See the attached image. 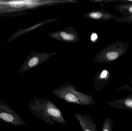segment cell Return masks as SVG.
<instances>
[{
  "label": "cell",
  "instance_id": "obj_1",
  "mask_svg": "<svg viewBox=\"0 0 132 131\" xmlns=\"http://www.w3.org/2000/svg\"><path fill=\"white\" fill-rule=\"evenodd\" d=\"M28 108L32 115L47 124L53 125L56 122L67 125L60 108L47 98H35L29 102Z\"/></svg>",
  "mask_w": 132,
  "mask_h": 131
},
{
  "label": "cell",
  "instance_id": "obj_2",
  "mask_svg": "<svg viewBox=\"0 0 132 131\" xmlns=\"http://www.w3.org/2000/svg\"><path fill=\"white\" fill-rule=\"evenodd\" d=\"M53 94L57 97L71 104L82 106L96 104L91 95L77 90L72 85H65L57 88L53 91Z\"/></svg>",
  "mask_w": 132,
  "mask_h": 131
},
{
  "label": "cell",
  "instance_id": "obj_3",
  "mask_svg": "<svg viewBox=\"0 0 132 131\" xmlns=\"http://www.w3.org/2000/svg\"><path fill=\"white\" fill-rule=\"evenodd\" d=\"M0 121L14 126L24 125L27 124L11 107L1 100Z\"/></svg>",
  "mask_w": 132,
  "mask_h": 131
},
{
  "label": "cell",
  "instance_id": "obj_4",
  "mask_svg": "<svg viewBox=\"0 0 132 131\" xmlns=\"http://www.w3.org/2000/svg\"><path fill=\"white\" fill-rule=\"evenodd\" d=\"M74 116L79 122L83 131H98L96 123L93 122L89 115L76 113Z\"/></svg>",
  "mask_w": 132,
  "mask_h": 131
},
{
  "label": "cell",
  "instance_id": "obj_5",
  "mask_svg": "<svg viewBox=\"0 0 132 131\" xmlns=\"http://www.w3.org/2000/svg\"><path fill=\"white\" fill-rule=\"evenodd\" d=\"M108 104L110 107L114 108L132 110V94L126 97L109 101Z\"/></svg>",
  "mask_w": 132,
  "mask_h": 131
},
{
  "label": "cell",
  "instance_id": "obj_6",
  "mask_svg": "<svg viewBox=\"0 0 132 131\" xmlns=\"http://www.w3.org/2000/svg\"><path fill=\"white\" fill-rule=\"evenodd\" d=\"M113 121L112 118L107 117L104 120L101 131H112Z\"/></svg>",
  "mask_w": 132,
  "mask_h": 131
},
{
  "label": "cell",
  "instance_id": "obj_7",
  "mask_svg": "<svg viewBox=\"0 0 132 131\" xmlns=\"http://www.w3.org/2000/svg\"><path fill=\"white\" fill-rule=\"evenodd\" d=\"M60 35L62 37L63 39L66 41H72L74 38V37L73 35L71 34H67L65 32H61Z\"/></svg>",
  "mask_w": 132,
  "mask_h": 131
},
{
  "label": "cell",
  "instance_id": "obj_8",
  "mask_svg": "<svg viewBox=\"0 0 132 131\" xmlns=\"http://www.w3.org/2000/svg\"><path fill=\"white\" fill-rule=\"evenodd\" d=\"M118 56V54L116 52H111L107 54V57L109 59L111 60H115Z\"/></svg>",
  "mask_w": 132,
  "mask_h": 131
},
{
  "label": "cell",
  "instance_id": "obj_9",
  "mask_svg": "<svg viewBox=\"0 0 132 131\" xmlns=\"http://www.w3.org/2000/svg\"><path fill=\"white\" fill-rule=\"evenodd\" d=\"M39 62V60L37 57H34L31 59L29 62L28 65L30 67H34Z\"/></svg>",
  "mask_w": 132,
  "mask_h": 131
},
{
  "label": "cell",
  "instance_id": "obj_10",
  "mask_svg": "<svg viewBox=\"0 0 132 131\" xmlns=\"http://www.w3.org/2000/svg\"><path fill=\"white\" fill-rule=\"evenodd\" d=\"M102 16V14L100 12H92L90 13V16L92 18H95V19H98V18H100Z\"/></svg>",
  "mask_w": 132,
  "mask_h": 131
},
{
  "label": "cell",
  "instance_id": "obj_11",
  "mask_svg": "<svg viewBox=\"0 0 132 131\" xmlns=\"http://www.w3.org/2000/svg\"><path fill=\"white\" fill-rule=\"evenodd\" d=\"M108 74V72L106 70H104L102 72L101 74V77L102 78H105L106 77Z\"/></svg>",
  "mask_w": 132,
  "mask_h": 131
},
{
  "label": "cell",
  "instance_id": "obj_12",
  "mask_svg": "<svg viewBox=\"0 0 132 131\" xmlns=\"http://www.w3.org/2000/svg\"><path fill=\"white\" fill-rule=\"evenodd\" d=\"M97 38V35L96 34H95V33L92 34L91 36V37L92 41H94L96 40Z\"/></svg>",
  "mask_w": 132,
  "mask_h": 131
},
{
  "label": "cell",
  "instance_id": "obj_13",
  "mask_svg": "<svg viewBox=\"0 0 132 131\" xmlns=\"http://www.w3.org/2000/svg\"><path fill=\"white\" fill-rule=\"evenodd\" d=\"M129 11L130 12H132V7H131L130 8H129Z\"/></svg>",
  "mask_w": 132,
  "mask_h": 131
}]
</instances>
